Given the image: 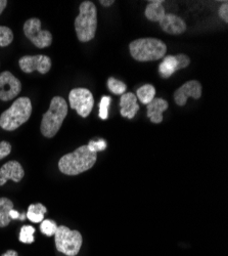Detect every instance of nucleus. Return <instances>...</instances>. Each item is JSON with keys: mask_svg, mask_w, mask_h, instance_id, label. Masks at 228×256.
Here are the masks:
<instances>
[{"mask_svg": "<svg viewBox=\"0 0 228 256\" xmlns=\"http://www.w3.org/2000/svg\"><path fill=\"white\" fill-rule=\"evenodd\" d=\"M97 159V153L91 151L88 146H82L72 153L61 157L58 169L66 176H78L91 169Z\"/></svg>", "mask_w": 228, "mask_h": 256, "instance_id": "nucleus-1", "label": "nucleus"}, {"mask_svg": "<svg viewBox=\"0 0 228 256\" xmlns=\"http://www.w3.org/2000/svg\"><path fill=\"white\" fill-rule=\"evenodd\" d=\"M67 114L68 106L66 100L61 96H54L50 102L48 111L43 115L41 121V134L48 138H53L60 130Z\"/></svg>", "mask_w": 228, "mask_h": 256, "instance_id": "nucleus-2", "label": "nucleus"}, {"mask_svg": "<svg viewBox=\"0 0 228 256\" xmlns=\"http://www.w3.org/2000/svg\"><path fill=\"white\" fill-rule=\"evenodd\" d=\"M80 12L75 18V30L81 42H88L95 36L97 28V10L91 2H83L80 4Z\"/></svg>", "mask_w": 228, "mask_h": 256, "instance_id": "nucleus-3", "label": "nucleus"}, {"mask_svg": "<svg viewBox=\"0 0 228 256\" xmlns=\"http://www.w3.org/2000/svg\"><path fill=\"white\" fill-rule=\"evenodd\" d=\"M32 114V102L29 98H18L9 109L0 116V126L2 130L12 132L26 123Z\"/></svg>", "mask_w": 228, "mask_h": 256, "instance_id": "nucleus-4", "label": "nucleus"}, {"mask_svg": "<svg viewBox=\"0 0 228 256\" xmlns=\"http://www.w3.org/2000/svg\"><path fill=\"white\" fill-rule=\"evenodd\" d=\"M130 54L138 62L158 60L165 56L167 46L158 38H140L129 44Z\"/></svg>", "mask_w": 228, "mask_h": 256, "instance_id": "nucleus-5", "label": "nucleus"}, {"mask_svg": "<svg viewBox=\"0 0 228 256\" xmlns=\"http://www.w3.org/2000/svg\"><path fill=\"white\" fill-rule=\"evenodd\" d=\"M56 250L67 256H76L82 246L83 238L79 230H72L66 226H59L54 234Z\"/></svg>", "mask_w": 228, "mask_h": 256, "instance_id": "nucleus-6", "label": "nucleus"}, {"mask_svg": "<svg viewBox=\"0 0 228 256\" xmlns=\"http://www.w3.org/2000/svg\"><path fill=\"white\" fill-rule=\"evenodd\" d=\"M24 33L26 37L38 48H48L52 42L51 33L47 30L41 29L40 20L36 18H30L25 23Z\"/></svg>", "mask_w": 228, "mask_h": 256, "instance_id": "nucleus-7", "label": "nucleus"}, {"mask_svg": "<svg viewBox=\"0 0 228 256\" xmlns=\"http://www.w3.org/2000/svg\"><path fill=\"white\" fill-rule=\"evenodd\" d=\"M70 106L78 115L86 118L92 111L94 98L91 92L87 88H75L69 94Z\"/></svg>", "mask_w": 228, "mask_h": 256, "instance_id": "nucleus-8", "label": "nucleus"}, {"mask_svg": "<svg viewBox=\"0 0 228 256\" xmlns=\"http://www.w3.org/2000/svg\"><path fill=\"white\" fill-rule=\"evenodd\" d=\"M18 65L25 73L38 71L40 74H46L51 68V60L47 56H25L20 58Z\"/></svg>", "mask_w": 228, "mask_h": 256, "instance_id": "nucleus-9", "label": "nucleus"}, {"mask_svg": "<svg viewBox=\"0 0 228 256\" xmlns=\"http://www.w3.org/2000/svg\"><path fill=\"white\" fill-rule=\"evenodd\" d=\"M190 64H191V58L183 54L178 56H164L163 62L159 66V73L163 78H169L176 71L189 67Z\"/></svg>", "mask_w": 228, "mask_h": 256, "instance_id": "nucleus-10", "label": "nucleus"}, {"mask_svg": "<svg viewBox=\"0 0 228 256\" xmlns=\"http://www.w3.org/2000/svg\"><path fill=\"white\" fill-rule=\"evenodd\" d=\"M22 90L20 81L10 72L4 71L0 74V100L3 102L10 100L17 96Z\"/></svg>", "mask_w": 228, "mask_h": 256, "instance_id": "nucleus-11", "label": "nucleus"}, {"mask_svg": "<svg viewBox=\"0 0 228 256\" xmlns=\"http://www.w3.org/2000/svg\"><path fill=\"white\" fill-rule=\"evenodd\" d=\"M202 96V84L197 80H191L184 83L183 85L174 92L175 102L183 106L189 98L199 100Z\"/></svg>", "mask_w": 228, "mask_h": 256, "instance_id": "nucleus-12", "label": "nucleus"}, {"mask_svg": "<svg viewBox=\"0 0 228 256\" xmlns=\"http://www.w3.org/2000/svg\"><path fill=\"white\" fill-rule=\"evenodd\" d=\"M25 172L17 161H9L0 168V186H4L8 180L18 182L23 180Z\"/></svg>", "mask_w": 228, "mask_h": 256, "instance_id": "nucleus-13", "label": "nucleus"}, {"mask_svg": "<svg viewBox=\"0 0 228 256\" xmlns=\"http://www.w3.org/2000/svg\"><path fill=\"white\" fill-rule=\"evenodd\" d=\"M159 24L166 33L172 35H180L184 33L188 28L184 20L173 14H165Z\"/></svg>", "mask_w": 228, "mask_h": 256, "instance_id": "nucleus-14", "label": "nucleus"}, {"mask_svg": "<svg viewBox=\"0 0 228 256\" xmlns=\"http://www.w3.org/2000/svg\"><path fill=\"white\" fill-rule=\"evenodd\" d=\"M121 106V115L128 119L135 117L136 113L139 110V106L137 104V98L132 92H127L121 96L120 100Z\"/></svg>", "mask_w": 228, "mask_h": 256, "instance_id": "nucleus-15", "label": "nucleus"}, {"mask_svg": "<svg viewBox=\"0 0 228 256\" xmlns=\"http://www.w3.org/2000/svg\"><path fill=\"white\" fill-rule=\"evenodd\" d=\"M168 102L163 98H154L148 104V117L153 123H161L163 121V113L168 109Z\"/></svg>", "mask_w": 228, "mask_h": 256, "instance_id": "nucleus-16", "label": "nucleus"}, {"mask_svg": "<svg viewBox=\"0 0 228 256\" xmlns=\"http://www.w3.org/2000/svg\"><path fill=\"white\" fill-rule=\"evenodd\" d=\"M163 0H151L146 8V16L152 22H160L165 16V8L163 6Z\"/></svg>", "mask_w": 228, "mask_h": 256, "instance_id": "nucleus-17", "label": "nucleus"}, {"mask_svg": "<svg viewBox=\"0 0 228 256\" xmlns=\"http://www.w3.org/2000/svg\"><path fill=\"white\" fill-rule=\"evenodd\" d=\"M11 209H13V203L8 198H0V228H5L10 224L9 212Z\"/></svg>", "mask_w": 228, "mask_h": 256, "instance_id": "nucleus-18", "label": "nucleus"}, {"mask_svg": "<svg viewBox=\"0 0 228 256\" xmlns=\"http://www.w3.org/2000/svg\"><path fill=\"white\" fill-rule=\"evenodd\" d=\"M46 212H47V209L43 204L41 203L32 204L28 208L27 218L34 224H40L44 220V214Z\"/></svg>", "mask_w": 228, "mask_h": 256, "instance_id": "nucleus-19", "label": "nucleus"}, {"mask_svg": "<svg viewBox=\"0 0 228 256\" xmlns=\"http://www.w3.org/2000/svg\"><path fill=\"white\" fill-rule=\"evenodd\" d=\"M155 96H156V88L152 84H146L140 88H138L136 98H138L142 104H149L155 98Z\"/></svg>", "mask_w": 228, "mask_h": 256, "instance_id": "nucleus-20", "label": "nucleus"}, {"mask_svg": "<svg viewBox=\"0 0 228 256\" xmlns=\"http://www.w3.org/2000/svg\"><path fill=\"white\" fill-rule=\"evenodd\" d=\"M35 228L32 226H23L19 230V241L24 244H32L35 241Z\"/></svg>", "mask_w": 228, "mask_h": 256, "instance_id": "nucleus-21", "label": "nucleus"}, {"mask_svg": "<svg viewBox=\"0 0 228 256\" xmlns=\"http://www.w3.org/2000/svg\"><path fill=\"white\" fill-rule=\"evenodd\" d=\"M108 88H109V90H110L113 94L122 96V94H125V92H126V90H127V85H126L125 83H124V82H122V81H120V80L114 78V77H111V78H109V80H108Z\"/></svg>", "mask_w": 228, "mask_h": 256, "instance_id": "nucleus-22", "label": "nucleus"}, {"mask_svg": "<svg viewBox=\"0 0 228 256\" xmlns=\"http://www.w3.org/2000/svg\"><path fill=\"white\" fill-rule=\"evenodd\" d=\"M40 224V230L42 232V234H44L47 237L54 236V234L57 230V224L55 222L51 220H43Z\"/></svg>", "mask_w": 228, "mask_h": 256, "instance_id": "nucleus-23", "label": "nucleus"}, {"mask_svg": "<svg viewBox=\"0 0 228 256\" xmlns=\"http://www.w3.org/2000/svg\"><path fill=\"white\" fill-rule=\"evenodd\" d=\"M13 40V33L8 27L0 26V46H7Z\"/></svg>", "mask_w": 228, "mask_h": 256, "instance_id": "nucleus-24", "label": "nucleus"}, {"mask_svg": "<svg viewBox=\"0 0 228 256\" xmlns=\"http://www.w3.org/2000/svg\"><path fill=\"white\" fill-rule=\"evenodd\" d=\"M112 102V98L110 96H102L100 104H99V117L103 120L108 119L109 117V106Z\"/></svg>", "mask_w": 228, "mask_h": 256, "instance_id": "nucleus-25", "label": "nucleus"}, {"mask_svg": "<svg viewBox=\"0 0 228 256\" xmlns=\"http://www.w3.org/2000/svg\"><path fill=\"white\" fill-rule=\"evenodd\" d=\"M87 146L91 151H93L95 153H97L98 151H103V150H106V148H107V142L105 140H97V142L90 140Z\"/></svg>", "mask_w": 228, "mask_h": 256, "instance_id": "nucleus-26", "label": "nucleus"}, {"mask_svg": "<svg viewBox=\"0 0 228 256\" xmlns=\"http://www.w3.org/2000/svg\"><path fill=\"white\" fill-rule=\"evenodd\" d=\"M11 152V144L7 142H0V160H2L6 156H8Z\"/></svg>", "mask_w": 228, "mask_h": 256, "instance_id": "nucleus-27", "label": "nucleus"}, {"mask_svg": "<svg viewBox=\"0 0 228 256\" xmlns=\"http://www.w3.org/2000/svg\"><path fill=\"white\" fill-rule=\"evenodd\" d=\"M219 16L224 20L225 23H228V4H223L219 8Z\"/></svg>", "mask_w": 228, "mask_h": 256, "instance_id": "nucleus-28", "label": "nucleus"}, {"mask_svg": "<svg viewBox=\"0 0 228 256\" xmlns=\"http://www.w3.org/2000/svg\"><path fill=\"white\" fill-rule=\"evenodd\" d=\"M19 216H20L19 213L14 209H11L9 212V216L11 220H17V218H19Z\"/></svg>", "mask_w": 228, "mask_h": 256, "instance_id": "nucleus-29", "label": "nucleus"}, {"mask_svg": "<svg viewBox=\"0 0 228 256\" xmlns=\"http://www.w3.org/2000/svg\"><path fill=\"white\" fill-rule=\"evenodd\" d=\"M99 4H100L102 6L108 8V6H111L112 4H114L115 2H114V0H107V2H106V0H100Z\"/></svg>", "mask_w": 228, "mask_h": 256, "instance_id": "nucleus-30", "label": "nucleus"}, {"mask_svg": "<svg viewBox=\"0 0 228 256\" xmlns=\"http://www.w3.org/2000/svg\"><path fill=\"white\" fill-rule=\"evenodd\" d=\"M7 6V2L6 0H0V14H2V12L4 10V8Z\"/></svg>", "mask_w": 228, "mask_h": 256, "instance_id": "nucleus-31", "label": "nucleus"}, {"mask_svg": "<svg viewBox=\"0 0 228 256\" xmlns=\"http://www.w3.org/2000/svg\"><path fill=\"white\" fill-rule=\"evenodd\" d=\"M1 256H18L17 252L14 250H7L6 252H4Z\"/></svg>", "mask_w": 228, "mask_h": 256, "instance_id": "nucleus-32", "label": "nucleus"}, {"mask_svg": "<svg viewBox=\"0 0 228 256\" xmlns=\"http://www.w3.org/2000/svg\"><path fill=\"white\" fill-rule=\"evenodd\" d=\"M25 216H26V214H25V213H23V214H20V216H19V218H18V220H25Z\"/></svg>", "mask_w": 228, "mask_h": 256, "instance_id": "nucleus-33", "label": "nucleus"}]
</instances>
